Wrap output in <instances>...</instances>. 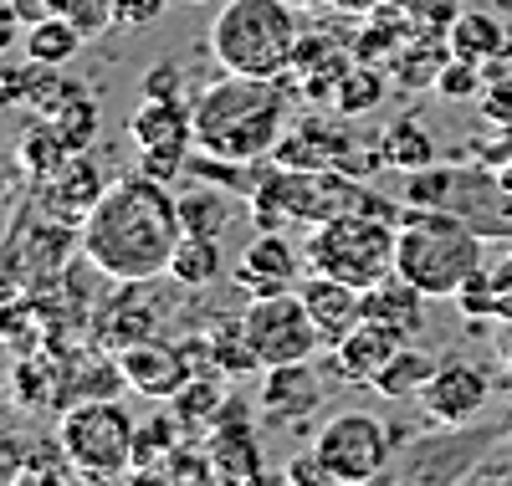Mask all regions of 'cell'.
<instances>
[{"instance_id": "cell-1", "label": "cell", "mask_w": 512, "mask_h": 486, "mask_svg": "<svg viewBox=\"0 0 512 486\" xmlns=\"http://www.w3.org/2000/svg\"><path fill=\"white\" fill-rule=\"evenodd\" d=\"M185 241L180 200L149 174H123L103 190L93 215L77 226V246L113 282H154L169 272V256Z\"/></svg>"}, {"instance_id": "cell-2", "label": "cell", "mask_w": 512, "mask_h": 486, "mask_svg": "<svg viewBox=\"0 0 512 486\" xmlns=\"http://www.w3.org/2000/svg\"><path fill=\"white\" fill-rule=\"evenodd\" d=\"M287 134V98L272 77L210 82L195 98V149L221 159H272L277 139Z\"/></svg>"}, {"instance_id": "cell-3", "label": "cell", "mask_w": 512, "mask_h": 486, "mask_svg": "<svg viewBox=\"0 0 512 486\" xmlns=\"http://www.w3.org/2000/svg\"><path fill=\"white\" fill-rule=\"evenodd\" d=\"M487 236L456 210H425L405 205L400 241H395V272L415 282L425 297H456L461 282L482 267Z\"/></svg>"}, {"instance_id": "cell-4", "label": "cell", "mask_w": 512, "mask_h": 486, "mask_svg": "<svg viewBox=\"0 0 512 486\" xmlns=\"http://www.w3.org/2000/svg\"><path fill=\"white\" fill-rule=\"evenodd\" d=\"M297 26L287 0H226L221 16L210 21V52L226 72L241 77H282L297 52Z\"/></svg>"}, {"instance_id": "cell-5", "label": "cell", "mask_w": 512, "mask_h": 486, "mask_svg": "<svg viewBox=\"0 0 512 486\" xmlns=\"http://www.w3.org/2000/svg\"><path fill=\"white\" fill-rule=\"evenodd\" d=\"M395 241L400 226L395 220H374V215H333L323 226L308 231L303 241V261L308 272L338 277L349 287H374L379 277L395 272Z\"/></svg>"}, {"instance_id": "cell-6", "label": "cell", "mask_w": 512, "mask_h": 486, "mask_svg": "<svg viewBox=\"0 0 512 486\" xmlns=\"http://www.w3.org/2000/svg\"><path fill=\"white\" fill-rule=\"evenodd\" d=\"M134 415H128L113 394L98 400H77L57 420V440L67 461L77 466V481H113L134 476Z\"/></svg>"}, {"instance_id": "cell-7", "label": "cell", "mask_w": 512, "mask_h": 486, "mask_svg": "<svg viewBox=\"0 0 512 486\" xmlns=\"http://www.w3.org/2000/svg\"><path fill=\"white\" fill-rule=\"evenodd\" d=\"M390 451H395V435L379 415L369 410H344L318 425L313 435V456L323 461L333 486H359L390 471Z\"/></svg>"}, {"instance_id": "cell-8", "label": "cell", "mask_w": 512, "mask_h": 486, "mask_svg": "<svg viewBox=\"0 0 512 486\" xmlns=\"http://www.w3.org/2000/svg\"><path fill=\"white\" fill-rule=\"evenodd\" d=\"M241 328L256 348L262 369L272 364H297V359H313L323 353V338H318V323L308 313L303 292H272V297H251L241 307Z\"/></svg>"}, {"instance_id": "cell-9", "label": "cell", "mask_w": 512, "mask_h": 486, "mask_svg": "<svg viewBox=\"0 0 512 486\" xmlns=\"http://www.w3.org/2000/svg\"><path fill=\"white\" fill-rule=\"evenodd\" d=\"M487 400H492V379L472 359H441L436 374L425 379V389L415 394V405L425 410V420H436V425L477 420L487 410Z\"/></svg>"}, {"instance_id": "cell-10", "label": "cell", "mask_w": 512, "mask_h": 486, "mask_svg": "<svg viewBox=\"0 0 512 486\" xmlns=\"http://www.w3.org/2000/svg\"><path fill=\"white\" fill-rule=\"evenodd\" d=\"M308 261L292 251L287 231H256L246 241V251L231 261V282L246 292V297H272V292H292L303 282Z\"/></svg>"}, {"instance_id": "cell-11", "label": "cell", "mask_w": 512, "mask_h": 486, "mask_svg": "<svg viewBox=\"0 0 512 486\" xmlns=\"http://www.w3.org/2000/svg\"><path fill=\"white\" fill-rule=\"evenodd\" d=\"M103 190H108V185H103L98 164L88 159V149L57 159V164L36 180V200H41V210L57 215L62 226H82V220L93 215V205L103 200Z\"/></svg>"}, {"instance_id": "cell-12", "label": "cell", "mask_w": 512, "mask_h": 486, "mask_svg": "<svg viewBox=\"0 0 512 486\" xmlns=\"http://www.w3.org/2000/svg\"><path fill=\"white\" fill-rule=\"evenodd\" d=\"M205 451L216 461L221 481H267V461H262V440H256V420L241 400H231L221 410V420L205 430Z\"/></svg>"}, {"instance_id": "cell-13", "label": "cell", "mask_w": 512, "mask_h": 486, "mask_svg": "<svg viewBox=\"0 0 512 486\" xmlns=\"http://www.w3.org/2000/svg\"><path fill=\"white\" fill-rule=\"evenodd\" d=\"M118 369H123V384L134 389L139 400H164V405L175 400L190 379L180 343H164V338H139V343L118 348Z\"/></svg>"}, {"instance_id": "cell-14", "label": "cell", "mask_w": 512, "mask_h": 486, "mask_svg": "<svg viewBox=\"0 0 512 486\" xmlns=\"http://www.w3.org/2000/svg\"><path fill=\"white\" fill-rule=\"evenodd\" d=\"M262 415L272 425H303L318 415L323 405V384L313 374V359H297V364H272L262 369Z\"/></svg>"}, {"instance_id": "cell-15", "label": "cell", "mask_w": 512, "mask_h": 486, "mask_svg": "<svg viewBox=\"0 0 512 486\" xmlns=\"http://www.w3.org/2000/svg\"><path fill=\"white\" fill-rule=\"evenodd\" d=\"M297 292H303L308 313H313V323H318V338H323V348L344 343V338H349V333L364 323V292H359V287H349V282L323 277V272H303Z\"/></svg>"}, {"instance_id": "cell-16", "label": "cell", "mask_w": 512, "mask_h": 486, "mask_svg": "<svg viewBox=\"0 0 512 486\" xmlns=\"http://www.w3.org/2000/svg\"><path fill=\"white\" fill-rule=\"evenodd\" d=\"M425 297L415 282H405L400 272L379 277L374 287H364V323L395 333L400 343H415V333H425Z\"/></svg>"}, {"instance_id": "cell-17", "label": "cell", "mask_w": 512, "mask_h": 486, "mask_svg": "<svg viewBox=\"0 0 512 486\" xmlns=\"http://www.w3.org/2000/svg\"><path fill=\"white\" fill-rule=\"evenodd\" d=\"M349 159H354V139L328 118H308L297 134H282L272 149L277 169H344Z\"/></svg>"}, {"instance_id": "cell-18", "label": "cell", "mask_w": 512, "mask_h": 486, "mask_svg": "<svg viewBox=\"0 0 512 486\" xmlns=\"http://www.w3.org/2000/svg\"><path fill=\"white\" fill-rule=\"evenodd\" d=\"M395 348H400L395 333H384V328H374V323H359L344 343H333V348H323V353H328V374H333L338 384H374L379 369L395 359Z\"/></svg>"}, {"instance_id": "cell-19", "label": "cell", "mask_w": 512, "mask_h": 486, "mask_svg": "<svg viewBox=\"0 0 512 486\" xmlns=\"http://www.w3.org/2000/svg\"><path fill=\"white\" fill-rule=\"evenodd\" d=\"M128 139L139 149H190L195 144V108L180 98H144L128 118Z\"/></svg>"}, {"instance_id": "cell-20", "label": "cell", "mask_w": 512, "mask_h": 486, "mask_svg": "<svg viewBox=\"0 0 512 486\" xmlns=\"http://www.w3.org/2000/svg\"><path fill=\"white\" fill-rule=\"evenodd\" d=\"M118 287H123V292L103 307V318H98V323H103L98 333H103V343H108L113 353L159 333V307H154V302H139V287H144V282H118Z\"/></svg>"}, {"instance_id": "cell-21", "label": "cell", "mask_w": 512, "mask_h": 486, "mask_svg": "<svg viewBox=\"0 0 512 486\" xmlns=\"http://www.w3.org/2000/svg\"><path fill=\"white\" fill-rule=\"evenodd\" d=\"M226 272H231V267H226V256H221V241L185 231V241L175 246V256H169V272H164V277L175 282V287L205 292V287H216Z\"/></svg>"}, {"instance_id": "cell-22", "label": "cell", "mask_w": 512, "mask_h": 486, "mask_svg": "<svg viewBox=\"0 0 512 486\" xmlns=\"http://www.w3.org/2000/svg\"><path fill=\"white\" fill-rule=\"evenodd\" d=\"M231 405V394H226V374H190L185 379V389L169 400V410L180 415V425H185V435H200L205 440V430L221 420V410Z\"/></svg>"}, {"instance_id": "cell-23", "label": "cell", "mask_w": 512, "mask_h": 486, "mask_svg": "<svg viewBox=\"0 0 512 486\" xmlns=\"http://www.w3.org/2000/svg\"><path fill=\"white\" fill-rule=\"evenodd\" d=\"M446 41H451V57H466V62H502L507 57V26L487 11H461L451 26H446Z\"/></svg>"}, {"instance_id": "cell-24", "label": "cell", "mask_w": 512, "mask_h": 486, "mask_svg": "<svg viewBox=\"0 0 512 486\" xmlns=\"http://www.w3.org/2000/svg\"><path fill=\"white\" fill-rule=\"evenodd\" d=\"M26 62H41V67H67L77 52H82V41H88V36H82L67 16H41V21H31L26 26Z\"/></svg>"}, {"instance_id": "cell-25", "label": "cell", "mask_w": 512, "mask_h": 486, "mask_svg": "<svg viewBox=\"0 0 512 486\" xmlns=\"http://www.w3.org/2000/svg\"><path fill=\"white\" fill-rule=\"evenodd\" d=\"M379 154H384V169H425V164H436V139L425 134V123L415 113L395 118L390 128H384V139H379Z\"/></svg>"}, {"instance_id": "cell-26", "label": "cell", "mask_w": 512, "mask_h": 486, "mask_svg": "<svg viewBox=\"0 0 512 486\" xmlns=\"http://www.w3.org/2000/svg\"><path fill=\"white\" fill-rule=\"evenodd\" d=\"M436 364H441V359H431L425 348L400 343V348H395V359L379 369V379H374L369 389H379L384 400H415V394L425 389V379L436 374Z\"/></svg>"}, {"instance_id": "cell-27", "label": "cell", "mask_w": 512, "mask_h": 486, "mask_svg": "<svg viewBox=\"0 0 512 486\" xmlns=\"http://www.w3.org/2000/svg\"><path fill=\"white\" fill-rule=\"evenodd\" d=\"M231 200H241V195H231V190H221V185L200 180V190L180 195V226H185L190 236H216V241H221V231L231 226V215H236Z\"/></svg>"}, {"instance_id": "cell-28", "label": "cell", "mask_w": 512, "mask_h": 486, "mask_svg": "<svg viewBox=\"0 0 512 486\" xmlns=\"http://www.w3.org/2000/svg\"><path fill=\"white\" fill-rule=\"evenodd\" d=\"M384 77H390V67L354 62L349 77L338 82V93H333V113H338V118H364V113H374V108L384 103V87H390Z\"/></svg>"}, {"instance_id": "cell-29", "label": "cell", "mask_w": 512, "mask_h": 486, "mask_svg": "<svg viewBox=\"0 0 512 486\" xmlns=\"http://www.w3.org/2000/svg\"><path fill=\"white\" fill-rule=\"evenodd\" d=\"M180 440H185V425H180L175 410H159V415L139 420V430H134V476H149Z\"/></svg>"}, {"instance_id": "cell-30", "label": "cell", "mask_w": 512, "mask_h": 486, "mask_svg": "<svg viewBox=\"0 0 512 486\" xmlns=\"http://www.w3.org/2000/svg\"><path fill=\"white\" fill-rule=\"evenodd\" d=\"M456 190H461V174L446 169V164L436 159V164H425V169H410V174H405L400 200H405V205H425V210H451Z\"/></svg>"}, {"instance_id": "cell-31", "label": "cell", "mask_w": 512, "mask_h": 486, "mask_svg": "<svg viewBox=\"0 0 512 486\" xmlns=\"http://www.w3.org/2000/svg\"><path fill=\"white\" fill-rule=\"evenodd\" d=\"M210 343H216V364H221L226 379L262 374V359H256V348H251V338H246V328H241V313L210 328Z\"/></svg>"}, {"instance_id": "cell-32", "label": "cell", "mask_w": 512, "mask_h": 486, "mask_svg": "<svg viewBox=\"0 0 512 486\" xmlns=\"http://www.w3.org/2000/svg\"><path fill=\"white\" fill-rule=\"evenodd\" d=\"M144 481H221V476H216V461H210L205 440H200V435H185L180 446L169 451Z\"/></svg>"}, {"instance_id": "cell-33", "label": "cell", "mask_w": 512, "mask_h": 486, "mask_svg": "<svg viewBox=\"0 0 512 486\" xmlns=\"http://www.w3.org/2000/svg\"><path fill=\"white\" fill-rule=\"evenodd\" d=\"M72 149L57 139V128L47 123V118H36L31 128H21V139H16V159L31 169V180H41V174H47L57 159H67Z\"/></svg>"}, {"instance_id": "cell-34", "label": "cell", "mask_w": 512, "mask_h": 486, "mask_svg": "<svg viewBox=\"0 0 512 486\" xmlns=\"http://www.w3.org/2000/svg\"><path fill=\"white\" fill-rule=\"evenodd\" d=\"M477 103H482V118L492 128H512V67L487 62V82H482Z\"/></svg>"}, {"instance_id": "cell-35", "label": "cell", "mask_w": 512, "mask_h": 486, "mask_svg": "<svg viewBox=\"0 0 512 486\" xmlns=\"http://www.w3.org/2000/svg\"><path fill=\"white\" fill-rule=\"evenodd\" d=\"M482 82H487V67L482 62H466V57H451L436 77V93L446 103H466V98H477L482 93Z\"/></svg>"}, {"instance_id": "cell-36", "label": "cell", "mask_w": 512, "mask_h": 486, "mask_svg": "<svg viewBox=\"0 0 512 486\" xmlns=\"http://www.w3.org/2000/svg\"><path fill=\"white\" fill-rule=\"evenodd\" d=\"M456 307H461L466 318H497V277H492L487 267H477L472 277L461 282Z\"/></svg>"}, {"instance_id": "cell-37", "label": "cell", "mask_w": 512, "mask_h": 486, "mask_svg": "<svg viewBox=\"0 0 512 486\" xmlns=\"http://www.w3.org/2000/svg\"><path fill=\"white\" fill-rule=\"evenodd\" d=\"M57 16H67L82 36H98L113 26V0H47Z\"/></svg>"}, {"instance_id": "cell-38", "label": "cell", "mask_w": 512, "mask_h": 486, "mask_svg": "<svg viewBox=\"0 0 512 486\" xmlns=\"http://www.w3.org/2000/svg\"><path fill=\"white\" fill-rule=\"evenodd\" d=\"M41 476H77V466L67 461V451H62V440L52 435V440H36L31 446V456H26V471H21V481H41Z\"/></svg>"}, {"instance_id": "cell-39", "label": "cell", "mask_w": 512, "mask_h": 486, "mask_svg": "<svg viewBox=\"0 0 512 486\" xmlns=\"http://www.w3.org/2000/svg\"><path fill=\"white\" fill-rule=\"evenodd\" d=\"M400 6L415 16L420 36H446V26L461 16V11H456V0H400Z\"/></svg>"}, {"instance_id": "cell-40", "label": "cell", "mask_w": 512, "mask_h": 486, "mask_svg": "<svg viewBox=\"0 0 512 486\" xmlns=\"http://www.w3.org/2000/svg\"><path fill=\"white\" fill-rule=\"evenodd\" d=\"M185 164H190V149H139V169L159 185H169Z\"/></svg>"}, {"instance_id": "cell-41", "label": "cell", "mask_w": 512, "mask_h": 486, "mask_svg": "<svg viewBox=\"0 0 512 486\" xmlns=\"http://www.w3.org/2000/svg\"><path fill=\"white\" fill-rule=\"evenodd\" d=\"M333 52H344V47H338L328 31H303V36H297V52H292V67H297V72H308V67L328 62Z\"/></svg>"}, {"instance_id": "cell-42", "label": "cell", "mask_w": 512, "mask_h": 486, "mask_svg": "<svg viewBox=\"0 0 512 486\" xmlns=\"http://www.w3.org/2000/svg\"><path fill=\"white\" fill-rule=\"evenodd\" d=\"M169 0H113V26H154Z\"/></svg>"}, {"instance_id": "cell-43", "label": "cell", "mask_w": 512, "mask_h": 486, "mask_svg": "<svg viewBox=\"0 0 512 486\" xmlns=\"http://www.w3.org/2000/svg\"><path fill=\"white\" fill-rule=\"evenodd\" d=\"M180 87H185L180 62H154L144 77V98H180Z\"/></svg>"}, {"instance_id": "cell-44", "label": "cell", "mask_w": 512, "mask_h": 486, "mask_svg": "<svg viewBox=\"0 0 512 486\" xmlns=\"http://www.w3.org/2000/svg\"><path fill=\"white\" fill-rule=\"evenodd\" d=\"M26 456H31V446H26V440H16V435H6V430H0V481H21V471H26Z\"/></svg>"}, {"instance_id": "cell-45", "label": "cell", "mask_w": 512, "mask_h": 486, "mask_svg": "<svg viewBox=\"0 0 512 486\" xmlns=\"http://www.w3.org/2000/svg\"><path fill=\"white\" fill-rule=\"evenodd\" d=\"M282 476H287V481H303V486H318V481H328V471H323V461L313 456V446H308V456H292Z\"/></svg>"}, {"instance_id": "cell-46", "label": "cell", "mask_w": 512, "mask_h": 486, "mask_svg": "<svg viewBox=\"0 0 512 486\" xmlns=\"http://www.w3.org/2000/svg\"><path fill=\"white\" fill-rule=\"evenodd\" d=\"M16 26H21V11L11 6V0H0V52L16 47Z\"/></svg>"}, {"instance_id": "cell-47", "label": "cell", "mask_w": 512, "mask_h": 486, "mask_svg": "<svg viewBox=\"0 0 512 486\" xmlns=\"http://www.w3.org/2000/svg\"><path fill=\"white\" fill-rule=\"evenodd\" d=\"M333 6H338V11H354V16H374L384 0H333Z\"/></svg>"}, {"instance_id": "cell-48", "label": "cell", "mask_w": 512, "mask_h": 486, "mask_svg": "<svg viewBox=\"0 0 512 486\" xmlns=\"http://www.w3.org/2000/svg\"><path fill=\"white\" fill-rule=\"evenodd\" d=\"M492 174H497V185H502V190H507V195H512V159H507V164H502V169H492Z\"/></svg>"}, {"instance_id": "cell-49", "label": "cell", "mask_w": 512, "mask_h": 486, "mask_svg": "<svg viewBox=\"0 0 512 486\" xmlns=\"http://www.w3.org/2000/svg\"><path fill=\"white\" fill-rule=\"evenodd\" d=\"M190 6H200V0H190Z\"/></svg>"}, {"instance_id": "cell-50", "label": "cell", "mask_w": 512, "mask_h": 486, "mask_svg": "<svg viewBox=\"0 0 512 486\" xmlns=\"http://www.w3.org/2000/svg\"><path fill=\"white\" fill-rule=\"evenodd\" d=\"M0 425H6V420H0Z\"/></svg>"}]
</instances>
